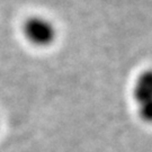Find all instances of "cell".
<instances>
[{"instance_id": "7a4b0ae2", "label": "cell", "mask_w": 152, "mask_h": 152, "mask_svg": "<svg viewBox=\"0 0 152 152\" xmlns=\"http://www.w3.org/2000/svg\"><path fill=\"white\" fill-rule=\"evenodd\" d=\"M133 98L140 118L152 124V69L137 76L133 87Z\"/></svg>"}, {"instance_id": "6da1fadb", "label": "cell", "mask_w": 152, "mask_h": 152, "mask_svg": "<svg viewBox=\"0 0 152 152\" xmlns=\"http://www.w3.org/2000/svg\"><path fill=\"white\" fill-rule=\"evenodd\" d=\"M22 32L28 43L36 48H48L55 42L58 31L53 23L42 16H32L23 24Z\"/></svg>"}]
</instances>
